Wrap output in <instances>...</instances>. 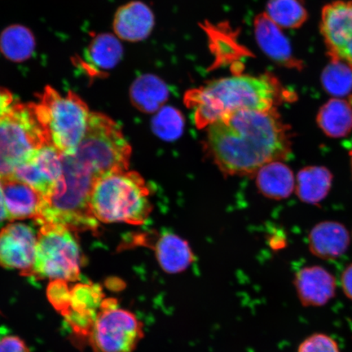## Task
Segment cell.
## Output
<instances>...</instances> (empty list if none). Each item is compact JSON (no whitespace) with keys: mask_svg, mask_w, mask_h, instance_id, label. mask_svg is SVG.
Wrapping results in <instances>:
<instances>
[{"mask_svg":"<svg viewBox=\"0 0 352 352\" xmlns=\"http://www.w3.org/2000/svg\"><path fill=\"white\" fill-rule=\"evenodd\" d=\"M292 145L289 126L276 109L241 110L206 127L205 149L228 175L256 174L270 162L285 160Z\"/></svg>","mask_w":352,"mask_h":352,"instance_id":"1","label":"cell"},{"mask_svg":"<svg viewBox=\"0 0 352 352\" xmlns=\"http://www.w3.org/2000/svg\"><path fill=\"white\" fill-rule=\"evenodd\" d=\"M289 94L270 74H240L215 79L188 91L184 103L192 110L197 129H204L241 110L276 109L283 101L293 98Z\"/></svg>","mask_w":352,"mask_h":352,"instance_id":"2","label":"cell"},{"mask_svg":"<svg viewBox=\"0 0 352 352\" xmlns=\"http://www.w3.org/2000/svg\"><path fill=\"white\" fill-rule=\"evenodd\" d=\"M63 178L51 195L43 197L34 221L39 226L54 224L74 232L96 231L99 223L91 208L96 180L89 170L73 156L63 155Z\"/></svg>","mask_w":352,"mask_h":352,"instance_id":"3","label":"cell"},{"mask_svg":"<svg viewBox=\"0 0 352 352\" xmlns=\"http://www.w3.org/2000/svg\"><path fill=\"white\" fill-rule=\"evenodd\" d=\"M90 204L96 219L103 223L142 226L153 210L151 189L142 175L129 170L96 179Z\"/></svg>","mask_w":352,"mask_h":352,"instance_id":"4","label":"cell"},{"mask_svg":"<svg viewBox=\"0 0 352 352\" xmlns=\"http://www.w3.org/2000/svg\"><path fill=\"white\" fill-rule=\"evenodd\" d=\"M34 107L48 143L61 155H74L86 133L91 114L85 101L72 91L63 96L47 86Z\"/></svg>","mask_w":352,"mask_h":352,"instance_id":"5","label":"cell"},{"mask_svg":"<svg viewBox=\"0 0 352 352\" xmlns=\"http://www.w3.org/2000/svg\"><path fill=\"white\" fill-rule=\"evenodd\" d=\"M72 156L96 179L129 170L131 147L117 122L103 113L91 112L86 133Z\"/></svg>","mask_w":352,"mask_h":352,"instance_id":"6","label":"cell"},{"mask_svg":"<svg viewBox=\"0 0 352 352\" xmlns=\"http://www.w3.org/2000/svg\"><path fill=\"white\" fill-rule=\"evenodd\" d=\"M74 233L54 224L41 226L34 264L28 277L66 283L79 280L83 255Z\"/></svg>","mask_w":352,"mask_h":352,"instance_id":"7","label":"cell"},{"mask_svg":"<svg viewBox=\"0 0 352 352\" xmlns=\"http://www.w3.org/2000/svg\"><path fill=\"white\" fill-rule=\"evenodd\" d=\"M50 144L34 104H14L0 118V179L11 177L32 154Z\"/></svg>","mask_w":352,"mask_h":352,"instance_id":"8","label":"cell"},{"mask_svg":"<svg viewBox=\"0 0 352 352\" xmlns=\"http://www.w3.org/2000/svg\"><path fill=\"white\" fill-rule=\"evenodd\" d=\"M144 336V324L116 298L104 299L88 342L94 352H134Z\"/></svg>","mask_w":352,"mask_h":352,"instance_id":"9","label":"cell"},{"mask_svg":"<svg viewBox=\"0 0 352 352\" xmlns=\"http://www.w3.org/2000/svg\"><path fill=\"white\" fill-rule=\"evenodd\" d=\"M320 32L331 60L352 69V0H338L324 7Z\"/></svg>","mask_w":352,"mask_h":352,"instance_id":"10","label":"cell"},{"mask_svg":"<svg viewBox=\"0 0 352 352\" xmlns=\"http://www.w3.org/2000/svg\"><path fill=\"white\" fill-rule=\"evenodd\" d=\"M63 155L46 144L21 164L11 177L29 184L43 197L51 195L63 178Z\"/></svg>","mask_w":352,"mask_h":352,"instance_id":"11","label":"cell"},{"mask_svg":"<svg viewBox=\"0 0 352 352\" xmlns=\"http://www.w3.org/2000/svg\"><path fill=\"white\" fill-rule=\"evenodd\" d=\"M36 244L37 235L32 228L21 223L8 224L0 231V266L28 277Z\"/></svg>","mask_w":352,"mask_h":352,"instance_id":"12","label":"cell"},{"mask_svg":"<svg viewBox=\"0 0 352 352\" xmlns=\"http://www.w3.org/2000/svg\"><path fill=\"white\" fill-rule=\"evenodd\" d=\"M254 28L258 45L268 58L286 68L298 70L303 68L302 61L294 56L288 38L265 12L255 17Z\"/></svg>","mask_w":352,"mask_h":352,"instance_id":"13","label":"cell"},{"mask_svg":"<svg viewBox=\"0 0 352 352\" xmlns=\"http://www.w3.org/2000/svg\"><path fill=\"white\" fill-rule=\"evenodd\" d=\"M299 300L305 307H322L336 296V280L320 266L299 270L294 280Z\"/></svg>","mask_w":352,"mask_h":352,"instance_id":"14","label":"cell"},{"mask_svg":"<svg viewBox=\"0 0 352 352\" xmlns=\"http://www.w3.org/2000/svg\"><path fill=\"white\" fill-rule=\"evenodd\" d=\"M154 25L155 19L151 8L142 1H131L118 8L113 28L118 38L135 43L146 39Z\"/></svg>","mask_w":352,"mask_h":352,"instance_id":"15","label":"cell"},{"mask_svg":"<svg viewBox=\"0 0 352 352\" xmlns=\"http://www.w3.org/2000/svg\"><path fill=\"white\" fill-rule=\"evenodd\" d=\"M1 180L8 219L12 221L36 217L42 201L41 193L14 177Z\"/></svg>","mask_w":352,"mask_h":352,"instance_id":"16","label":"cell"},{"mask_svg":"<svg viewBox=\"0 0 352 352\" xmlns=\"http://www.w3.org/2000/svg\"><path fill=\"white\" fill-rule=\"evenodd\" d=\"M349 231L338 222L324 221L316 224L308 237L311 252L323 259L342 256L349 249Z\"/></svg>","mask_w":352,"mask_h":352,"instance_id":"17","label":"cell"},{"mask_svg":"<svg viewBox=\"0 0 352 352\" xmlns=\"http://www.w3.org/2000/svg\"><path fill=\"white\" fill-rule=\"evenodd\" d=\"M153 249L158 264L166 274H182L195 261L188 242L173 233H164L158 237Z\"/></svg>","mask_w":352,"mask_h":352,"instance_id":"18","label":"cell"},{"mask_svg":"<svg viewBox=\"0 0 352 352\" xmlns=\"http://www.w3.org/2000/svg\"><path fill=\"white\" fill-rule=\"evenodd\" d=\"M169 88L162 78L152 74H142L132 82L131 102L140 112L157 113L169 98Z\"/></svg>","mask_w":352,"mask_h":352,"instance_id":"19","label":"cell"},{"mask_svg":"<svg viewBox=\"0 0 352 352\" xmlns=\"http://www.w3.org/2000/svg\"><path fill=\"white\" fill-rule=\"evenodd\" d=\"M256 184L263 196L280 200L292 195L294 189L293 171L283 162H272L257 171Z\"/></svg>","mask_w":352,"mask_h":352,"instance_id":"20","label":"cell"},{"mask_svg":"<svg viewBox=\"0 0 352 352\" xmlns=\"http://www.w3.org/2000/svg\"><path fill=\"white\" fill-rule=\"evenodd\" d=\"M316 122L329 138H345L352 131V103L342 99L329 100L320 107Z\"/></svg>","mask_w":352,"mask_h":352,"instance_id":"21","label":"cell"},{"mask_svg":"<svg viewBox=\"0 0 352 352\" xmlns=\"http://www.w3.org/2000/svg\"><path fill=\"white\" fill-rule=\"evenodd\" d=\"M332 183L333 175L327 167H305L297 176V195L305 204L318 205L328 195Z\"/></svg>","mask_w":352,"mask_h":352,"instance_id":"22","label":"cell"},{"mask_svg":"<svg viewBox=\"0 0 352 352\" xmlns=\"http://www.w3.org/2000/svg\"><path fill=\"white\" fill-rule=\"evenodd\" d=\"M123 47L116 35L103 33L91 39L87 50L88 64L98 72L116 67L122 58Z\"/></svg>","mask_w":352,"mask_h":352,"instance_id":"23","label":"cell"},{"mask_svg":"<svg viewBox=\"0 0 352 352\" xmlns=\"http://www.w3.org/2000/svg\"><path fill=\"white\" fill-rule=\"evenodd\" d=\"M36 42L30 29L21 25H12L0 34V52L6 59L20 63L32 56Z\"/></svg>","mask_w":352,"mask_h":352,"instance_id":"24","label":"cell"},{"mask_svg":"<svg viewBox=\"0 0 352 352\" xmlns=\"http://www.w3.org/2000/svg\"><path fill=\"white\" fill-rule=\"evenodd\" d=\"M266 14L280 28L296 29L307 20L305 0H268Z\"/></svg>","mask_w":352,"mask_h":352,"instance_id":"25","label":"cell"},{"mask_svg":"<svg viewBox=\"0 0 352 352\" xmlns=\"http://www.w3.org/2000/svg\"><path fill=\"white\" fill-rule=\"evenodd\" d=\"M320 80L329 94L343 98L352 91V69L341 61L331 60L321 74Z\"/></svg>","mask_w":352,"mask_h":352,"instance_id":"26","label":"cell"},{"mask_svg":"<svg viewBox=\"0 0 352 352\" xmlns=\"http://www.w3.org/2000/svg\"><path fill=\"white\" fill-rule=\"evenodd\" d=\"M151 126L157 138L166 142H174L183 134L184 118L179 109L164 107L153 117Z\"/></svg>","mask_w":352,"mask_h":352,"instance_id":"27","label":"cell"},{"mask_svg":"<svg viewBox=\"0 0 352 352\" xmlns=\"http://www.w3.org/2000/svg\"><path fill=\"white\" fill-rule=\"evenodd\" d=\"M47 298L52 305L65 316L70 305V289L64 280H51L47 290Z\"/></svg>","mask_w":352,"mask_h":352,"instance_id":"28","label":"cell"},{"mask_svg":"<svg viewBox=\"0 0 352 352\" xmlns=\"http://www.w3.org/2000/svg\"><path fill=\"white\" fill-rule=\"evenodd\" d=\"M298 352H340L338 343L324 333H314L298 346Z\"/></svg>","mask_w":352,"mask_h":352,"instance_id":"29","label":"cell"},{"mask_svg":"<svg viewBox=\"0 0 352 352\" xmlns=\"http://www.w3.org/2000/svg\"><path fill=\"white\" fill-rule=\"evenodd\" d=\"M0 352H30V351L22 338L13 334H8L0 338Z\"/></svg>","mask_w":352,"mask_h":352,"instance_id":"30","label":"cell"},{"mask_svg":"<svg viewBox=\"0 0 352 352\" xmlns=\"http://www.w3.org/2000/svg\"><path fill=\"white\" fill-rule=\"evenodd\" d=\"M14 104V99L11 92L0 87V118L6 114Z\"/></svg>","mask_w":352,"mask_h":352,"instance_id":"31","label":"cell"},{"mask_svg":"<svg viewBox=\"0 0 352 352\" xmlns=\"http://www.w3.org/2000/svg\"><path fill=\"white\" fill-rule=\"evenodd\" d=\"M341 285L345 296L352 301V263L343 271L341 276Z\"/></svg>","mask_w":352,"mask_h":352,"instance_id":"32","label":"cell"},{"mask_svg":"<svg viewBox=\"0 0 352 352\" xmlns=\"http://www.w3.org/2000/svg\"><path fill=\"white\" fill-rule=\"evenodd\" d=\"M4 220L8 219L6 208V202H4L2 180L0 179V223H3Z\"/></svg>","mask_w":352,"mask_h":352,"instance_id":"33","label":"cell"},{"mask_svg":"<svg viewBox=\"0 0 352 352\" xmlns=\"http://www.w3.org/2000/svg\"><path fill=\"white\" fill-rule=\"evenodd\" d=\"M350 155H351V169H352V151H351Z\"/></svg>","mask_w":352,"mask_h":352,"instance_id":"34","label":"cell"}]
</instances>
